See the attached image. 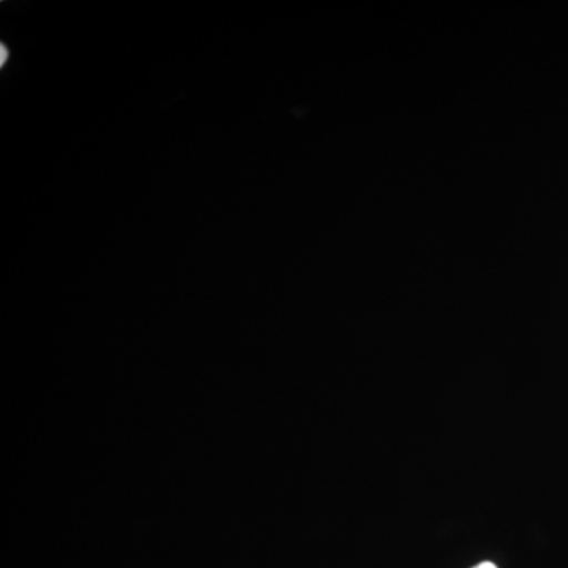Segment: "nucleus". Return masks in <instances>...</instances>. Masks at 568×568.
Here are the masks:
<instances>
[{"label":"nucleus","instance_id":"obj_1","mask_svg":"<svg viewBox=\"0 0 568 568\" xmlns=\"http://www.w3.org/2000/svg\"><path fill=\"white\" fill-rule=\"evenodd\" d=\"M0 50H2V58H0V62H2L3 65V63H6V59H9V50H6V44H2Z\"/></svg>","mask_w":568,"mask_h":568},{"label":"nucleus","instance_id":"obj_2","mask_svg":"<svg viewBox=\"0 0 568 568\" xmlns=\"http://www.w3.org/2000/svg\"><path fill=\"white\" fill-rule=\"evenodd\" d=\"M473 568H497V567L493 562H481V564H478V566L473 567Z\"/></svg>","mask_w":568,"mask_h":568}]
</instances>
